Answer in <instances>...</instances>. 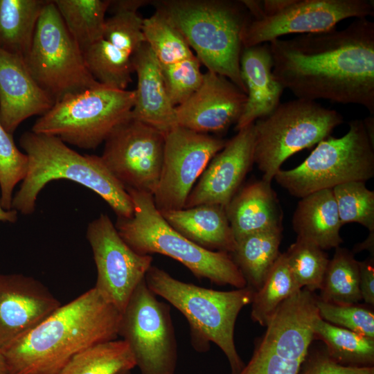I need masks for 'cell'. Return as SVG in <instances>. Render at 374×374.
I'll list each match as a JSON object with an SVG mask.
<instances>
[{
  "mask_svg": "<svg viewBox=\"0 0 374 374\" xmlns=\"http://www.w3.org/2000/svg\"><path fill=\"white\" fill-rule=\"evenodd\" d=\"M269 44L273 74L297 98L359 105L374 114V22Z\"/></svg>",
  "mask_w": 374,
  "mask_h": 374,
  "instance_id": "obj_1",
  "label": "cell"
},
{
  "mask_svg": "<svg viewBox=\"0 0 374 374\" xmlns=\"http://www.w3.org/2000/svg\"><path fill=\"white\" fill-rule=\"evenodd\" d=\"M121 318L93 287L2 350L8 374H58L82 350L116 339Z\"/></svg>",
  "mask_w": 374,
  "mask_h": 374,
  "instance_id": "obj_2",
  "label": "cell"
},
{
  "mask_svg": "<svg viewBox=\"0 0 374 374\" xmlns=\"http://www.w3.org/2000/svg\"><path fill=\"white\" fill-rule=\"evenodd\" d=\"M19 143L28 165L20 188L13 195L12 209L23 215L35 210L37 196L51 181L68 179L88 188L103 199L117 217L133 215L132 199L100 157L80 154L60 138L32 131L24 132Z\"/></svg>",
  "mask_w": 374,
  "mask_h": 374,
  "instance_id": "obj_3",
  "label": "cell"
},
{
  "mask_svg": "<svg viewBox=\"0 0 374 374\" xmlns=\"http://www.w3.org/2000/svg\"><path fill=\"white\" fill-rule=\"evenodd\" d=\"M181 32L207 71L223 75L244 93L240 72L243 30L251 16L242 1H154Z\"/></svg>",
  "mask_w": 374,
  "mask_h": 374,
  "instance_id": "obj_4",
  "label": "cell"
},
{
  "mask_svg": "<svg viewBox=\"0 0 374 374\" xmlns=\"http://www.w3.org/2000/svg\"><path fill=\"white\" fill-rule=\"evenodd\" d=\"M149 289L166 300L186 319L190 342L197 352L216 344L225 355L231 374L244 366L235 345L234 328L241 310L251 304L255 291L246 286L231 291H219L185 283L165 270L152 265L145 276Z\"/></svg>",
  "mask_w": 374,
  "mask_h": 374,
  "instance_id": "obj_5",
  "label": "cell"
},
{
  "mask_svg": "<svg viewBox=\"0 0 374 374\" xmlns=\"http://www.w3.org/2000/svg\"><path fill=\"white\" fill-rule=\"evenodd\" d=\"M134 206L130 218L117 217L115 226L123 240L137 253H159L184 265L198 279L236 289L247 282L231 256L193 243L172 229L155 206L151 194L126 189Z\"/></svg>",
  "mask_w": 374,
  "mask_h": 374,
  "instance_id": "obj_6",
  "label": "cell"
},
{
  "mask_svg": "<svg viewBox=\"0 0 374 374\" xmlns=\"http://www.w3.org/2000/svg\"><path fill=\"white\" fill-rule=\"evenodd\" d=\"M344 122L337 111L296 98L280 103L254 124L253 162L271 182L283 163L296 152L317 145Z\"/></svg>",
  "mask_w": 374,
  "mask_h": 374,
  "instance_id": "obj_7",
  "label": "cell"
},
{
  "mask_svg": "<svg viewBox=\"0 0 374 374\" xmlns=\"http://www.w3.org/2000/svg\"><path fill=\"white\" fill-rule=\"evenodd\" d=\"M374 176V144L362 119L349 123L339 138L320 141L298 166L280 170L274 179L292 195L302 198L312 193L332 189L350 181L369 180Z\"/></svg>",
  "mask_w": 374,
  "mask_h": 374,
  "instance_id": "obj_8",
  "label": "cell"
},
{
  "mask_svg": "<svg viewBox=\"0 0 374 374\" xmlns=\"http://www.w3.org/2000/svg\"><path fill=\"white\" fill-rule=\"evenodd\" d=\"M134 98V90L100 84L55 103L31 131L57 136L82 149H95L130 116Z\"/></svg>",
  "mask_w": 374,
  "mask_h": 374,
  "instance_id": "obj_9",
  "label": "cell"
},
{
  "mask_svg": "<svg viewBox=\"0 0 374 374\" xmlns=\"http://www.w3.org/2000/svg\"><path fill=\"white\" fill-rule=\"evenodd\" d=\"M24 59L37 84L55 103L101 84L89 71L82 50L53 1L44 7Z\"/></svg>",
  "mask_w": 374,
  "mask_h": 374,
  "instance_id": "obj_10",
  "label": "cell"
},
{
  "mask_svg": "<svg viewBox=\"0 0 374 374\" xmlns=\"http://www.w3.org/2000/svg\"><path fill=\"white\" fill-rule=\"evenodd\" d=\"M156 296L145 278L139 283L121 313L118 336L141 374H175L177 346L170 310Z\"/></svg>",
  "mask_w": 374,
  "mask_h": 374,
  "instance_id": "obj_11",
  "label": "cell"
},
{
  "mask_svg": "<svg viewBox=\"0 0 374 374\" xmlns=\"http://www.w3.org/2000/svg\"><path fill=\"white\" fill-rule=\"evenodd\" d=\"M373 15V1L287 0L276 13L251 18L243 30L242 45L246 48L269 43L290 34L326 32L344 19Z\"/></svg>",
  "mask_w": 374,
  "mask_h": 374,
  "instance_id": "obj_12",
  "label": "cell"
},
{
  "mask_svg": "<svg viewBox=\"0 0 374 374\" xmlns=\"http://www.w3.org/2000/svg\"><path fill=\"white\" fill-rule=\"evenodd\" d=\"M164 135L131 116L111 132L100 156L125 189L154 195L161 171Z\"/></svg>",
  "mask_w": 374,
  "mask_h": 374,
  "instance_id": "obj_13",
  "label": "cell"
},
{
  "mask_svg": "<svg viewBox=\"0 0 374 374\" xmlns=\"http://www.w3.org/2000/svg\"><path fill=\"white\" fill-rule=\"evenodd\" d=\"M86 238L96 267L94 287L122 313L132 292L152 265L153 258L135 252L120 236L106 214H100L88 224Z\"/></svg>",
  "mask_w": 374,
  "mask_h": 374,
  "instance_id": "obj_14",
  "label": "cell"
},
{
  "mask_svg": "<svg viewBox=\"0 0 374 374\" xmlns=\"http://www.w3.org/2000/svg\"><path fill=\"white\" fill-rule=\"evenodd\" d=\"M226 140L177 126L164 135L163 163L153 199L159 211L181 209Z\"/></svg>",
  "mask_w": 374,
  "mask_h": 374,
  "instance_id": "obj_15",
  "label": "cell"
},
{
  "mask_svg": "<svg viewBox=\"0 0 374 374\" xmlns=\"http://www.w3.org/2000/svg\"><path fill=\"white\" fill-rule=\"evenodd\" d=\"M237 132L209 162L184 208L206 204L226 207L240 188L254 163V124Z\"/></svg>",
  "mask_w": 374,
  "mask_h": 374,
  "instance_id": "obj_16",
  "label": "cell"
},
{
  "mask_svg": "<svg viewBox=\"0 0 374 374\" xmlns=\"http://www.w3.org/2000/svg\"><path fill=\"white\" fill-rule=\"evenodd\" d=\"M61 305L39 280L0 274V349L33 330Z\"/></svg>",
  "mask_w": 374,
  "mask_h": 374,
  "instance_id": "obj_17",
  "label": "cell"
},
{
  "mask_svg": "<svg viewBox=\"0 0 374 374\" xmlns=\"http://www.w3.org/2000/svg\"><path fill=\"white\" fill-rule=\"evenodd\" d=\"M247 95L227 78L207 71L197 90L176 107L179 126L202 133H222L236 124Z\"/></svg>",
  "mask_w": 374,
  "mask_h": 374,
  "instance_id": "obj_18",
  "label": "cell"
},
{
  "mask_svg": "<svg viewBox=\"0 0 374 374\" xmlns=\"http://www.w3.org/2000/svg\"><path fill=\"white\" fill-rule=\"evenodd\" d=\"M318 317L316 296L302 288L278 305L260 337L280 357L303 362L314 340Z\"/></svg>",
  "mask_w": 374,
  "mask_h": 374,
  "instance_id": "obj_19",
  "label": "cell"
},
{
  "mask_svg": "<svg viewBox=\"0 0 374 374\" xmlns=\"http://www.w3.org/2000/svg\"><path fill=\"white\" fill-rule=\"evenodd\" d=\"M55 104L37 84L23 57L0 48V122L13 134L28 118L42 116Z\"/></svg>",
  "mask_w": 374,
  "mask_h": 374,
  "instance_id": "obj_20",
  "label": "cell"
},
{
  "mask_svg": "<svg viewBox=\"0 0 374 374\" xmlns=\"http://www.w3.org/2000/svg\"><path fill=\"white\" fill-rule=\"evenodd\" d=\"M132 64L137 87L130 116L165 135L178 126L176 110L168 98L161 66L145 42L133 53Z\"/></svg>",
  "mask_w": 374,
  "mask_h": 374,
  "instance_id": "obj_21",
  "label": "cell"
},
{
  "mask_svg": "<svg viewBox=\"0 0 374 374\" xmlns=\"http://www.w3.org/2000/svg\"><path fill=\"white\" fill-rule=\"evenodd\" d=\"M240 72L247 95L236 131L271 114L279 105L285 90L273 74V60L268 43L243 48Z\"/></svg>",
  "mask_w": 374,
  "mask_h": 374,
  "instance_id": "obj_22",
  "label": "cell"
},
{
  "mask_svg": "<svg viewBox=\"0 0 374 374\" xmlns=\"http://www.w3.org/2000/svg\"><path fill=\"white\" fill-rule=\"evenodd\" d=\"M225 210L236 241L252 233L283 229L278 196L271 183L263 179L240 187Z\"/></svg>",
  "mask_w": 374,
  "mask_h": 374,
  "instance_id": "obj_23",
  "label": "cell"
},
{
  "mask_svg": "<svg viewBox=\"0 0 374 374\" xmlns=\"http://www.w3.org/2000/svg\"><path fill=\"white\" fill-rule=\"evenodd\" d=\"M160 212L172 229L199 247L229 254L234 251L236 240L225 207L206 204Z\"/></svg>",
  "mask_w": 374,
  "mask_h": 374,
  "instance_id": "obj_24",
  "label": "cell"
},
{
  "mask_svg": "<svg viewBox=\"0 0 374 374\" xmlns=\"http://www.w3.org/2000/svg\"><path fill=\"white\" fill-rule=\"evenodd\" d=\"M298 238L308 240L323 250L337 248L343 242L341 222L332 189L309 194L299 202L292 217Z\"/></svg>",
  "mask_w": 374,
  "mask_h": 374,
  "instance_id": "obj_25",
  "label": "cell"
},
{
  "mask_svg": "<svg viewBox=\"0 0 374 374\" xmlns=\"http://www.w3.org/2000/svg\"><path fill=\"white\" fill-rule=\"evenodd\" d=\"M283 231L258 232L236 241L230 254L247 282L255 292L260 288L279 257Z\"/></svg>",
  "mask_w": 374,
  "mask_h": 374,
  "instance_id": "obj_26",
  "label": "cell"
},
{
  "mask_svg": "<svg viewBox=\"0 0 374 374\" xmlns=\"http://www.w3.org/2000/svg\"><path fill=\"white\" fill-rule=\"evenodd\" d=\"M44 0H0V48L24 58L29 51Z\"/></svg>",
  "mask_w": 374,
  "mask_h": 374,
  "instance_id": "obj_27",
  "label": "cell"
},
{
  "mask_svg": "<svg viewBox=\"0 0 374 374\" xmlns=\"http://www.w3.org/2000/svg\"><path fill=\"white\" fill-rule=\"evenodd\" d=\"M314 339L325 344L328 354L343 365L373 366L374 338L331 324L320 316L314 323Z\"/></svg>",
  "mask_w": 374,
  "mask_h": 374,
  "instance_id": "obj_28",
  "label": "cell"
},
{
  "mask_svg": "<svg viewBox=\"0 0 374 374\" xmlns=\"http://www.w3.org/2000/svg\"><path fill=\"white\" fill-rule=\"evenodd\" d=\"M135 366L133 353L127 342L114 339L78 353L58 374H119Z\"/></svg>",
  "mask_w": 374,
  "mask_h": 374,
  "instance_id": "obj_29",
  "label": "cell"
},
{
  "mask_svg": "<svg viewBox=\"0 0 374 374\" xmlns=\"http://www.w3.org/2000/svg\"><path fill=\"white\" fill-rule=\"evenodd\" d=\"M64 23L83 52L103 37L110 0H54Z\"/></svg>",
  "mask_w": 374,
  "mask_h": 374,
  "instance_id": "obj_30",
  "label": "cell"
},
{
  "mask_svg": "<svg viewBox=\"0 0 374 374\" xmlns=\"http://www.w3.org/2000/svg\"><path fill=\"white\" fill-rule=\"evenodd\" d=\"M353 251L338 247L330 259L320 295L328 303L337 305L358 303L362 299L359 283L358 261Z\"/></svg>",
  "mask_w": 374,
  "mask_h": 374,
  "instance_id": "obj_31",
  "label": "cell"
},
{
  "mask_svg": "<svg viewBox=\"0 0 374 374\" xmlns=\"http://www.w3.org/2000/svg\"><path fill=\"white\" fill-rule=\"evenodd\" d=\"M82 53L89 71L100 84L126 90L134 72L131 55L103 37Z\"/></svg>",
  "mask_w": 374,
  "mask_h": 374,
  "instance_id": "obj_32",
  "label": "cell"
},
{
  "mask_svg": "<svg viewBox=\"0 0 374 374\" xmlns=\"http://www.w3.org/2000/svg\"><path fill=\"white\" fill-rule=\"evenodd\" d=\"M301 289L289 268L285 253H280L262 286L253 294L251 303L252 321L266 326L278 305Z\"/></svg>",
  "mask_w": 374,
  "mask_h": 374,
  "instance_id": "obj_33",
  "label": "cell"
},
{
  "mask_svg": "<svg viewBox=\"0 0 374 374\" xmlns=\"http://www.w3.org/2000/svg\"><path fill=\"white\" fill-rule=\"evenodd\" d=\"M143 33L145 43L161 66L195 55L181 32L158 10L150 17L143 19Z\"/></svg>",
  "mask_w": 374,
  "mask_h": 374,
  "instance_id": "obj_34",
  "label": "cell"
},
{
  "mask_svg": "<svg viewBox=\"0 0 374 374\" xmlns=\"http://www.w3.org/2000/svg\"><path fill=\"white\" fill-rule=\"evenodd\" d=\"M289 268L301 288L320 290L329 262L324 250L308 240L296 238L284 252Z\"/></svg>",
  "mask_w": 374,
  "mask_h": 374,
  "instance_id": "obj_35",
  "label": "cell"
},
{
  "mask_svg": "<svg viewBox=\"0 0 374 374\" xmlns=\"http://www.w3.org/2000/svg\"><path fill=\"white\" fill-rule=\"evenodd\" d=\"M342 225L356 222L374 232V192L366 182L350 181L332 188Z\"/></svg>",
  "mask_w": 374,
  "mask_h": 374,
  "instance_id": "obj_36",
  "label": "cell"
},
{
  "mask_svg": "<svg viewBox=\"0 0 374 374\" xmlns=\"http://www.w3.org/2000/svg\"><path fill=\"white\" fill-rule=\"evenodd\" d=\"M28 157L19 150L13 140L0 122V190L3 208L12 209L13 191L26 176Z\"/></svg>",
  "mask_w": 374,
  "mask_h": 374,
  "instance_id": "obj_37",
  "label": "cell"
},
{
  "mask_svg": "<svg viewBox=\"0 0 374 374\" xmlns=\"http://www.w3.org/2000/svg\"><path fill=\"white\" fill-rule=\"evenodd\" d=\"M195 55L172 64L160 65L168 98L175 107L185 103L201 85L204 73Z\"/></svg>",
  "mask_w": 374,
  "mask_h": 374,
  "instance_id": "obj_38",
  "label": "cell"
},
{
  "mask_svg": "<svg viewBox=\"0 0 374 374\" xmlns=\"http://www.w3.org/2000/svg\"><path fill=\"white\" fill-rule=\"evenodd\" d=\"M316 304L319 314L324 321L374 338V312L371 305L333 304L321 300L318 296H316Z\"/></svg>",
  "mask_w": 374,
  "mask_h": 374,
  "instance_id": "obj_39",
  "label": "cell"
},
{
  "mask_svg": "<svg viewBox=\"0 0 374 374\" xmlns=\"http://www.w3.org/2000/svg\"><path fill=\"white\" fill-rule=\"evenodd\" d=\"M143 19L137 11H119L106 19L103 38L132 56L145 42Z\"/></svg>",
  "mask_w": 374,
  "mask_h": 374,
  "instance_id": "obj_40",
  "label": "cell"
},
{
  "mask_svg": "<svg viewBox=\"0 0 374 374\" xmlns=\"http://www.w3.org/2000/svg\"><path fill=\"white\" fill-rule=\"evenodd\" d=\"M302 363L280 357L260 337L249 361L236 374H298Z\"/></svg>",
  "mask_w": 374,
  "mask_h": 374,
  "instance_id": "obj_41",
  "label": "cell"
},
{
  "mask_svg": "<svg viewBox=\"0 0 374 374\" xmlns=\"http://www.w3.org/2000/svg\"><path fill=\"white\" fill-rule=\"evenodd\" d=\"M298 374H374L373 366H346L334 360L326 348L308 353Z\"/></svg>",
  "mask_w": 374,
  "mask_h": 374,
  "instance_id": "obj_42",
  "label": "cell"
},
{
  "mask_svg": "<svg viewBox=\"0 0 374 374\" xmlns=\"http://www.w3.org/2000/svg\"><path fill=\"white\" fill-rule=\"evenodd\" d=\"M359 283L362 299L366 305H374V260L373 256L358 261Z\"/></svg>",
  "mask_w": 374,
  "mask_h": 374,
  "instance_id": "obj_43",
  "label": "cell"
},
{
  "mask_svg": "<svg viewBox=\"0 0 374 374\" xmlns=\"http://www.w3.org/2000/svg\"><path fill=\"white\" fill-rule=\"evenodd\" d=\"M145 0H116L111 1L109 9L114 12L119 11H137L138 9L148 3Z\"/></svg>",
  "mask_w": 374,
  "mask_h": 374,
  "instance_id": "obj_44",
  "label": "cell"
},
{
  "mask_svg": "<svg viewBox=\"0 0 374 374\" xmlns=\"http://www.w3.org/2000/svg\"><path fill=\"white\" fill-rule=\"evenodd\" d=\"M17 214L18 212L14 209L3 208L0 199V222L15 223L17 220Z\"/></svg>",
  "mask_w": 374,
  "mask_h": 374,
  "instance_id": "obj_45",
  "label": "cell"
},
{
  "mask_svg": "<svg viewBox=\"0 0 374 374\" xmlns=\"http://www.w3.org/2000/svg\"><path fill=\"white\" fill-rule=\"evenodd\" d=\"M363 123L365 126L367 134L372 143L374 144V118L373 116L363 119Z\"/></svg>",
  "mask_w": 374,
  "mask_h": 374,
  "instance_id": "obj_46",
  "label": "cell"
},
{
  "mask_svg": "<svg viewBox=\"0 0 374 374\" xmlns=\"http://www.w3.org/2000/svg\"><path fill=\"white\" fill-rule=\"evenodd\" d=\"M373 233L374 232H370L368 238L356 248L358 251L362 249H369L373 252Z\"/></svg>",
  "mask_w": 374,
  "mask_h": 374,
  "instance_id": "obj_47",
  "label": "cell"
},
{
  "mask_svg": "<svg viewBox=\"0 0 374 374\" xmlns=\"http://www.w3.org/2000/svg\"><path fill=\"white\" fill-rule=\"evenodd\" d=\"M0 374H8L6 364L2 350L0 349Z\"/></svg>",
  "mask_w": 374,
  "mask_h": 374,
  "instance_id": "obj_48",
  "label": "cell"
},
{
  "mask_svg": "<svg viewBox=\"0 0 374 374\" xmlns=\"http://www.w3.org/2000/svg\"><path fill=\"white\" fill-rule=\"evenodd\" d=\"M130 371H123V372L120 373L119 374H130Z\"/></svg>",
  "mask_w": 374,
  "mask_h": 374,
  "instance_id": "obj_49",
  "label": "cell"
}]
</instances>
